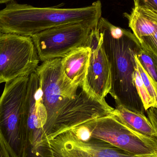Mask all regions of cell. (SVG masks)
I'll return each mask as SVG.
<instances>
[{"instance_id":"obj_1","label":"cell","mask_w":157,"mask_h":157,"mask_svg":"<svg viewBox=\"0 0 157 157\" xmlns=\"http://www.w3.org/2000/svg\"><path fill=\"white\" fill-rule=\"evenodd\" d=\"M61 60L58 58L43 62L35 72L48 114V143L63 132L111 115L113 109L105 101L67 80L62 72Z\"/></svg>"},{"instance_id":"obj_2","label":"cell","mask_w":157,"mask_h":157,"mask_svg":"<svg viewBox=\"0 0 157 157\" xmlns=\"http://www.w3.org/2000/svg\"><path fill=\"white\" fill-rule=\"evenodd\" d=\"M101 44L110 66L109 94L116 105L144 114L145 110L134 82L135 55L141 48L133 34L101 17L97 24Z\"/></svg>"},{"instance_id":"obj_3","label":"cell","mask_w":157,"mask_h":157,"mask_svg":"<svg viewBox=\"0 0 157 157\" xmlns=\"http://www.w3.org/2000/svg\"><path fill=\"white\" fill-rule=\"evenodd\" d=\"M101 15L100 1L75 8L35 7L12 2L0 11V31L31 37L49 29L76 23L93 29Z\"/></svg>"},{"instance_id":"obj_4","label":"cell","mask_w":157,"mask_h":157,"mask_svg":"<svg viewBox=\"0 0 157 157\" xmlns=\"http://www.w3.org/2000/svg\"><path fill=\"white\" fill-rule=\"evenodd\" d=\"M29 75L6 82L0 97V137L12 157H23Z\"/></svg>"},{"instance_id":"obj_5","label":"cell","mask_w":157,"mask_h":157,"mask_svg":"<svg viewBox=\"0 0 157 157\" xmlns=\"http://www.w3.org/2000/svg\"><path fill=\"white\" fill-rule=\"evenodd\" d=\"M83 125L90 137L103 140L134 155L157 157V145L153 138L132 130L112 114Z\"/></svg>"},{"instance_id":"obj_6","label":"cell","mask_w":157,"mask_h":157,"mask_svg":"<svg viewBox=\"0 0 157 157\" xmlns=\"http://www.w3.org/2000/svg\"><path fill=\"white\" fill-rule=\"evenodd\" d=\"M40 61L31 37L0 31V84L30 75Z\"/></svg>"},{"instance_id":"obj_7","label":"cell","mask_w":157,"mask_h":157,"mask_svg":"<svg viewBox=\"0 0 157 157\" xmlns=\"http://www.w3.org/2000/svg\"><path fill=\"white\" fill-rule=\"evenodd\" d=\"M48 114L36 73L29 75L25 105V143L23 157H43L48 144Z\"/></svg>"},{"instance_id":"obj_8","label":"cell","mask_w":157,"mask_h":157,"mask_svg":"<svg viewBox=\"0 0 157 157\" xmlns=\"http://www.w3.org/2000/svg\"><path fill=\"white\" fill-rule=\"evenodd\" d=\"M92 29L80 23L68 24L46 29L31 36L40 60L63 58L84 46Z\"/></svg>"},{"instance_id":"obj_9","label":"cell","mask_w":157,"mask_h":157,"mask_svg":"<svg viewBox=\"0 0 157 157\" xmlns=\"http://www.w3.org/2000/svg\"><path fill=\"white\" fill-rule=\"evenodd\" d=\"M43 157H146L134 155L98 138L78 139L70 129L47 144Z\"/></svg>"},{"instance_id":"obj_10","label":"cell","mask_w":157,"mask_h":157,"mask_svg":"<svg viewBox=\"0 0 157 157\" xmlns=\"http://www.w3.org/2000/svg\"><path fill=\"white\" fill-rule=\"evenodd\" d=\"M84 46L90 49L85 89L97 98L105 101L111 89L110 66L97 26L90 31Z\"/></svg>"},{"instance_id":"obj_11","label":"cell","mask_w":157,"mask_h":157,"mask_svg":"<svg viewBox=\"0 0 157 157\" xmlns=\"http://www.w3.org/2000/svg\"><path fill=\"white\" fill-rule=\"evenodd\" d=\"M90 55L86 46L79 47L61 58L63 74L67 80L77 86L85 89Z\"/></svg>"},{"instance_id":"obj_12","label":"cell","mask_w":157,"mask_h":157,"mask_svg":"<svg viewBox=\"0 0 157 157\" xmlns=\"http://www.w3.org/2000/svg\"><path fill=\"white\" fill-rule=\"evenodd\" d=\"M129 26L138 40L153 35L157 30V12L135 6L130 13H125Z\"/></svg>"},{"instance_id":"obj_13","label":"cell","mask_w":157,"mask_h":157,"mask_svg":"<svg viewBox=\"0 0 157 157\" xmlns=\"http://www.w3.org/2000/svg\"><path fill=\"white\" fill-rule=\"evenodd\" d=\"M112 115L132 130L154 138L156 132L148 118L140 113L132 111L121 105H116Z\"/></svg>"},{"instance_id":"obj_14","label":"cell","mask_w":157,"mask_h":157,"mask_svg":"<svg viewBox=\"0 0 157 157\" xmlns=\"http://www.w3.org/2000/svg\"><path fill=\"white\" fill-rule=\"evenodd\" d=\"M133 78L134 82L136 87L137 93L143 102L145 111L151 107L156 108L155 102L143 83V80L137 70L136 63L135 66V72Z\"/></svg>"},{"instance_id":"obj_15","label":"cell","mask_w":157,"mask_h":157,"mask_svg":"<svg viewBox=\"0 0 157 157\" xmlns=\"http://www.w3.org/2000/svg\"><path fill=\"white\" fill-rule=\"evenodd\" d=\"M137 57L145 71L157 84V60L150 56L142 48L137 52Z\"/></svg>"},{"instance_id":"obj_16","label":"cell","mask_w":157,"mask_h":157,"mask_svg":"<svg viewBox=\"0 0 157 157\" xmlns=\"http://www.w3.org/2000/svg\"><path fill=\"white\" fill-rule=\"evenodd\" d=\"M135 59L136 67L143 83L155 102L156 108H157V84L145 71L137 58V54L135 55Z\"/></svg>"},{"instance_id":"obj_17","label":"cell","mask_w":157,"mask_h":157,"mask_svg":"<svg viewBox=\"0 0 157 157\" xmlns=\"http://www.w3.org/2000/svg\"><path fill=\"white\" fill-rule=\"evenodd\" d=\"M138 41L142 48L157 60V30L151 36L145 37Z\"/></svg>"},{"instance_id":"obj_18","label":"cell","mask_w":157,"mask_h":157,"mask_svg":"<svg viewBox=\"0 0 157 157\" xmlns=\"http://www.w3.org/2000/svg\"><path fill=\"white\" fill-rule=\"evenodd\" d=\"M134 6L152 9L157 12V0H133Z\"/></svg>"},{"instance_id":"obj_19","label":"cell","mask_w":157,"mask_h":157,"mask_svg":"<svg viewBox=\"0 0 157 157\" xmlns=\"http://www.w3.org/2000/svg\"><path fill=\"white\" fill-rule=\"evenodd\" d=\"M148 118L152 123L157 135V108L151 107L146 111ZM157 145V136L154 138Z\"/></svg>"},{"instance_id":"obj_20","label":"cell","mask_w":157,"mask_h":157,"mask_svg":"<svg viewBox=\"0 0 157 157\" xmlns=\"http://www.w3.org/2000/svg\"><path fill=\"white\" fill-rule=\"evenodd\" d=\"M0 157H12L0 137Z\"/></svg>"},{"instance_id":"obj_21","label":"cell","mask_w":157,"mask_h":157,"mask_svg":"<svg viewBox=\"0 0 157 157\" xmlns=\"http://www.w3.org/2000/svg\"><path fill=\"white\" fill-rule=\"evenodd\" d=\"M12 1L13 0H0V4L6 3Z\"/></svg>"}]
</instances>
